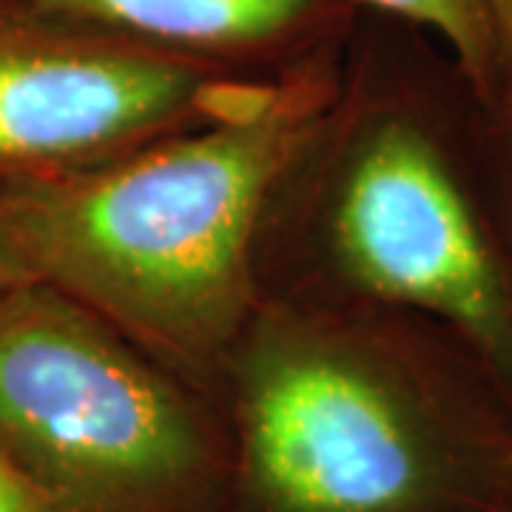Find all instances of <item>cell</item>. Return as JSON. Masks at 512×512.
I'll use <instances>...</instances> for the list:
<instances>
[{
	"label": "cell",
	"mask_w": 512,
	"mask_h": 512,
	"mask_svg": "<svg viewBox=\"0 0 512 512\" xmlns=\"http://www.w3.org/2000/svg\"><path fill=\"white\" fill-rule=\"evenodd\" d=\"M262 296L421 316L512 407V197L493 111L439 40L359 9L336 86L276 183Z\"/></svg>",
	"instance_id": "cell-1"
},
{
	"label": "cell",
	"mask_w": 512,
	"mask_h": 512,
	"mask_svg": "<svg viewBox=\"0 0 512 512\" xmlns=\"http://www.w3.org/2000/svg\"><path fill=\"white\" fill-rule=\"evenodd\" d=\"M217 404L220 512H512V407L413 313L262 296Z\"/></svg>",
	"instance_id": "cell-2"
},
{
	"label": "cell",
	"mask_w": 512,
	"mask_h": 512,
	"mask_svg": "<svg viewBox=\"0 0 512 512\" xmlns=\"http://www.w3.org/2000/svg\"><path fill=\"white\" fill-rule=\"evenodd\" d=\"M339 63L291 74L242 109L106 163L0 183V217L32 282L217 402L262 299L256 254L268 202L328 106Z\"/></svg>",
	"instance_id": "cell-3"
},
{
	"label": "cell",
	"mask_w": 512,
	"mask_h": 512,
	"mask_svg": "<svg viewBox=\"0 0 512 512\" xmlns=\"http://www.w3.org/2000/svg\"><path fill=\"white\" fill-rule=\"evenodd\" d=\"M0 453L46 512H220V404L43 282L0 291Z\"/></svg>",
	"instance_id": "cell-4"
},
{
	"label": "cell",
	"mask_w": 512,
	"mask_h": 512,
	"mask_svg": "<svg viewBox=\"0 0 512 512\" xmlns=\"http://www.w3.org/2000/svg\"><path fill=\"white\" fill-rule=\"evenodd\" d=\"M279 80L168 55L29 0H0V183L106 163L242 109Z\"/></svg>",
	"instance_id": "cell-5"
},
{
	"label": "cell",
	"mask_w": 512,
	"mask_h": 512,
	"mask_svg": "<svg viewBox=\"0 0 512 512\" xmlns=\"http://www.w3.org/2000/svg\"><path fill=\"white\" fill-rule=\"evenodd\" d=\"M168 55L288 77L342 55L356 0H29Z\"/></svg>",
	"instance_id": "cell-6"
},
{
	"label": "cell",
	"mask_w": 512,
	"mask_h": 512,
	"mask_svg": "<svg viewBox=\"0 0 512 512\" xmlns=\"http://www.w3.org/2000/svg\"><path fill=\"white\" fill-rule=\"evenodd\" d=\"M362 9L379 12L421 29L439 40L470 77L481 100L493 97V26L490 0H356Z\"/></svg>",
	"instance_id": "cell-7"
},
{
	"label": "cell",
	"mask_w": 512,
	"mask_h": 512,
	"mask_svg": "<svg viewBox=\"0 0 512 512\" xmlns=\"http://www.w3.org/2000/svg\"><path fill=\"white\" fill-rule=\"evenodd\" d=\"M493 26V114H512V0H490Z\"/></svg>",
	"instance_id": "cell-8"
},
{
	"label": "cell",
	"mask_w": 512,
	"mask_h": 512,
	"mask_svg": "<svg viewBox=\"0 0 512 512\" xmlns=\"http://www.w3.org/2000/svg\"><path fill=\"white\" fill-rule=\"evenodd\" d=\"M0 512H46L35 487L0 453Z\"/></svg>",
	"instance_id": "cell-9"
},
{
	"label": "cell",
	"mask_w": 512,
	"mask_h": 512,
	"mask_svg": "<svg viewBox=\"0 0 512 512\" xmlns=\"http://www.w3.org/2000/svg\"><path fill=\"white\" fill-rule=\"evenodd\" d=\"M23 282H32V276L26 271L18 248H15V242H12L6 225H3V217H0V291L23 285Z\"/></svg>",
	"instance_id": "cell-10"
},
{
	"label": "cell",
	"mask_w": 512,
	"mask_h": 512,
	"mask_svg": "<svg viewBox=\"0 0 512 512\" xmlns=\"http://www.w3.org/2000/svg\"><path fill=\"white\" fill-rule=\"evenodd\" d=\"M493 126L495 146H498V157H501V168H504V180H507L512 197V114H493Z\"/></svg>",
	"instance_id": "cell-11"
}]
</instances>
